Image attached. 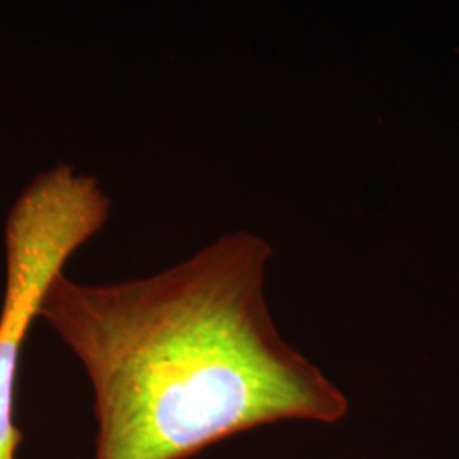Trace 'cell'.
<instances>
[{"label":"cell","instance_id":"cell-1","mask_svg":"<svg viewBox=\"0 0 459 459\" xmlns=\"http://www.w3.org/2000/svg\"><path fill=\"white\" fill-rule=\"evenodd\" d=\"M271 257L231 231L145 278L55 279L39 316L92 385L96 459H187L264 424L344 417V394L273 320Z\"/></svg>","mask_w":459,"mask_h":459},{"label":"cell","instance_id":"cell-2","mask_svg":"<svg viewBox=\"0 0 459 459\" xmlns=\"http://www.w3.org/2000/svg\"><path fill=\"white\" fill-rule=\"evenodd\" d=\"M98 178L68 164L39 172L5 220V291L0 312V459H14L22 441L13 422L21 351L49 286L111 216Z\"/></svg>","mask_w":459,"mask_h":459}]
</instances>
